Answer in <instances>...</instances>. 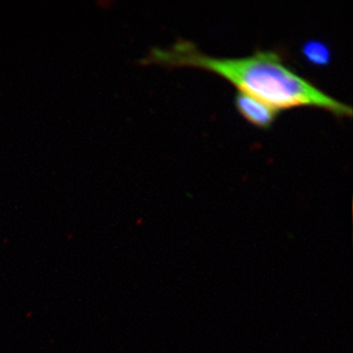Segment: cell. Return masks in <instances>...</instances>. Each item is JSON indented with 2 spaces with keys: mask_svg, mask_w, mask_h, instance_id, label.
Segmentation results:
<instances>
[{
  "mask_svg": "<svg viewBox=\"0 0 353 353\" xmlns=\"http://www.w3.org/2000/svg\"><path fill=\"white\" fill-rule=\"evenodd\" d=\"M141 64L205 70L278 112L297 108H315L324 109L336 117L352 116L350 105L325 94L299 76L275 51H256L250 57L241 58L211 57L201 52L196 44L181 39L166 50L152 48L141 60Z\"/></svg>",
  "mask_w": 353,
  "mask_h": 353,
  "instance_id": "obj_1",
  "label": "cell"
},
{
  "mask_svg": "<svg viewBox=\"0 0 353 353\" xmlns=\"http://www.w3.org/2000/svg\"><path fill=\"white\" fill-rule=\"evenodd\" d=\"M234 104L236 110L246 121L260 129H268L277 118V110L243 92L236 94Z\"/></svg>",
  "mask_w": 353,
  "mask_h": 353,
  "instance_id": "obj_2",
  "label": "cell"
},
{
  "mask_svg": "<svg viewBox=\"0 0 353 353\" xmlns=\"http://www.w3.org/2000/svg\"><path fill=\"white\" fill-rule=\"evenodd\" d=\"M303 54L306 61L314 66H326L331 61L328 46L317 41H309L304 43Z\"/></svg>",
  "mask_w": 353,
  "mask_h": 353,
  "instance_id": "obj_3",
  "label": "cell"
}]
</instances>
